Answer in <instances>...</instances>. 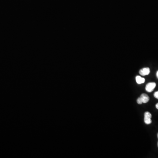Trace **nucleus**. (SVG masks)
<instances>
[{
  "mask_svg": "<svg viewBox=\"0 0 158 158\" xmlns=\"http://www.w3.org/2000/svg\"><path fill=\"white\" fill-rule=\"evenodd\" d=\"M149 96L145 94H142L141 95L140 98L137 100V103L138 104H142V103H146L149 102Z\"/></svg>",
  "mask_w": 158,
  "mask_h": 158,
  "instance_id": "1",
  "label": "nucleus"
},
{
  "mask_svg": "<svg viewBox=\"0 0 158 158\" xmlns=\"http://www.w3.org/2000/svg\"><path fill=\"white\" fill-rule=\"evenodd\" d=\"M155 87H156V84L154 82L148 83L145 87L146 91L149 92H151L153 91Z\"/></svg>",
  "mask_w": 158,
  "mask_h": 158,
  "instance_id": "2",
  "label": "nucleus"
},
{
  "mask_svg": "<svg viewBox=\"0 0 158 158\" xmlns=\"http://www.w3.org/2000/svg\"><path fill=\"white\" fill-rule=\"evenodd\" d=\"M151 118V115L149 112H145L144 121H145V123L146 124H150L151 123V122H152Z\"/></svg>",
  "mask_w": 158,
  "mask_h": 158,
  "instance_id": "3",
  "label": "nucleus"
},
{
  "mask_svg": "<svg viewBox=\"0 0 158 158\" xmlns=\"http://www.w3.org/2000/svg\"><path fill=\"white\" fill-rule=\"evenodd\" d=\"M150 72L149 68H144L143 69H141L139 71L140 74L142 76H145L149 75Z\"/></svg>",
  "mask_w": 158,
  "mask_h": 158,
  "instance_id": "4",
  "label": "nucleus"
},
{
  "mask_svg": "<svg viewBox=\"0 0 158 158\" xmlns=\"http://www.w3.org/2000/svg\"><path fill=\"white\" fill-rule=\"evenodd\" d=\"M136 80L138 84H141L145 82V78H142L140 76H137L136 77Z\"/></svg>",
  "mask_w": 158,
  "mask_h": 158,
  "instance_id": "5",
  "label": "nucleus"
},
{
  "mask_svg": "<svg viewBox=\"0 0 158 158\" xmlns=\"http://www.w3.org/2000/svg\"><path fill=\"white\" fill-rule=\"evenodd\" d=\"M154 96L155 98L158 99V91L155 93L154 94Z\"/></svg>",
  "mask_w": 158,
  "mask_h": 158,
  "instance_id": "6",
  "label": "nucleus"
},
{
  "mask_svg": "<svg viewBox=\"0 0 158 158\" xmlns=\"http://www.w3.org/2000/svg\"><path fill=\"white\" fill-rule=\"evenodd\" d=\"M155 107H156V109H158V103L156 104V106H155Z\"/></svg>",
  "mask_w": 158,
  "mask_h": 158,
  "instance_id": "7",
  "label": "nucleus"
},
{
  "mask_svg": "<svg viewBox=\"0 0 158 158\" xmlns=\"http://www.w3.org/2000/svg\"><path fill=\"white\" fill-rule=\"evenodd\" d=\"M156 76H157V78L158 79V71L157 72V73H156Z\"/></svg>",
  "mask_w": 158,
  "mask_h": 158,
  "instance_id": "8",
  "label": "nucleus"
},
{
  "mask_svg": "<svg viewBox=\"0 0 158 158\" xmlns=\"http://www.w3.org/2000/svg\"><path fill=\"white\" fill-rule=\"evenodd\" d=\"M157 136H158V135H157Z\"/></svg>",
  "mask_w": 158,
  "mask_h": 158,
  "instance_id": "9",
  "label": "nucleus"
}]
</instances>
